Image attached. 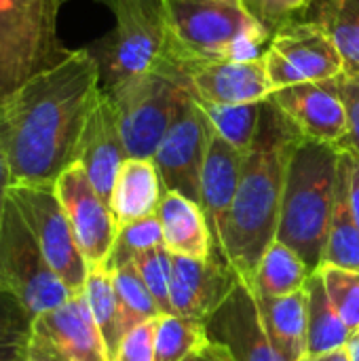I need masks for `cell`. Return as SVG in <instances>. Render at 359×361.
Returning <instances> with one entry per match:
<instances>
[{"mask_svg": "<svg viewBox=\"0 0 359 361\" xmlns=\"http://www.w3.org/2000/svg\"><path fill=\"white\" fill-rule=\"evenodd\" d=\"M343 76L277 89L271 99L286 112V116L307 140L339 146L349 133V110L343 91Z\"/></svg>", "mask_w": 359, "mask_h": 361, "instance_id": "14", "label": "cell"}, {"mask_svg": "<svg viewBox=\"0 0 359 361\" xmlns=\"http://www.w3.org/2000/svg\"><path fill=\"white\" fill-rule=\"evenodd\" d=\"M262 61L273 91L345 74L336 44L315 19H294L275 32Z\"/></svg>", "mask_w": 359, "mask_h": 361, "instance_id": "9", "label": "cell"}, {"mask_svg": "<svg viewBox=\"0 0 359 361\" xmlns=\"http://www.w3.org/2000/svg\"><path fill=\"white\" fill-rule=\"evenodd\" d=\"M243 154L235 146H231L224 137L216 131L209 140L207 157L203 163L201 173V209L205 214L207 226L214 239V252H218L224 224L229 220L233 201L237 197L241 169H243Z\"/></svg>", "mask_w": 359, "mask_h": 361, "instance_id": "19", "label": "cell"}, {"mask_svg": "<svg viewBox=\"0 0 359 361\" xmlns=\"http://www.w3.org/2000/svg\"><path fill=\"white\" fill-rule=\"evenodd\" d=\"M53 188L89 269L106 267L118 231L110 205L99 197L78 163L63 169Z\"/></svg>", "mask_w": 359, "mask_h": 361, "instance_id": "13", "label": "cell"}, {"mask_svg": "<svg viewBox=\"0 0 359 361\" xmlns=\"http://www.w3.org/2000/svg\"><path fill=\"white\" fill-rule=\"evenodd\" d=\"M157 319H150L125 334L112 361H154Z\"/></svg>", "mask_w": 359, "mask_h": 361, "instance_id": "36", "label": "cell"}, {"mask_svg": "<svg viewBox=\"0 0 359 361\" xmlns=\"http://www.w3.org/2000/svg\"><path fill=\"white\" fill-rule=\"evenodd\" d=\"M311 273L315 271H311L294 250L275 239L262 254L252 292L264 298L290 296L305 290Z\"/></svg>", "mask_w": 359, "mask_h": 361, "instance_id": "25", "label": "cell"}, {"mask_svg": "<svg viewBox=\"0 0 359 361\" xmlns=\"http://www.w3.org/2000/svg\"><path fill=\"white\" fill-rule=\"evenodd\" d=\"M305 292H307V360L343 349L349 341L351 330L336 313L320 271L311 273L309 281L305 283Z\"/></svg>", "mask_w": 359, "mask_h": 361, "instance_id": "24", "label": "cell"}, {"mask_svg": "<svg viewBox=\"0 0 359 361\" xmlns=\"http://www.w3.org/2000/svg\"><path fill=\"white\" fill-rule=\"evenodd\" d=\"M114 15V27L87 49L97 61L102 89L112 91L150 70L167 51L163 0H97Z\"/></svg>", "mask_w": 359, "mask_h": 361, "instance_id": "6", "label": "cell"}, {"mask_svg": "<svg viewBox=\"0 0 359 361\" xmlns=\"http://www.w3.org/2000/svg\"><path fill=\"white\" fill-rule=\"evenodd\" d=\"M165 188L154 161L129 157L118 169L110 197V212L114 216L116 228L157 216Z\"/></svg>", "mask_w": 359, "mask_h": 361, "instance_id": "21", "label": "cell"}, {"mask_svg": "<svg viewBox=\"0 0 359 361\" xmlns=\"http://www.w3.org/2000/svg\"><path fill=\"white\" fill-rule=\"evenodd\" d=\"M159 245H163V226H161L159 216L129 222L116 231V239H114L112 252H110L104 269L114 273L121 267L133 264L138 256H142L144 252L154 250Z\"/></svg>", "mask_w": 359, "mask_h": 361, "instance_id": "31", "label": "cell"}, {"mask_svg": "<svg viewBox=\"0 0 359 361\" xmlns=\"http://www.w3.org/2000/svg\"><path fill=\"white\" fill-rule=\"evenodd\" d=\"M34 315L6 290H0V347L25 345Z\"/></svg>", "mask_w": 359, "mask_h": 361, "instance_id": "35", "label": "cell"}, {"mask_svg": "<svg viewBox=\"0 0 359 361\" xmlns=\"http://www.w3.org/2000/svg\"><path fill=\"white\" fill-rule=\"evenodd\" d=\"M305 135L269 97L262 104L256 137L243 154V169L218 256L252 290L267 247L277 239L290 159Z\"/></svg>", "mask_w": 359, "mask_h": 361, "instance_id": "2", "label": "cell"}, {"mask_svg": "<svg viewBox=\"0 0 359 361\" xmlns=\"http://www.w3.org/2000/svg\"><path fill=\"white\" fill-rule=\"evenodd\" d=\"M157 216L163 226V247L169 254L195 260H205L214 254L212 231L199 203L165 190Z\"/></svg>", "mask_w": 359, "mask_h": 361, "instance_id": "20", "label": "cell"}, {"mask_svg": "<svg viewBox=\"0 0 359 361\" xmlns=\"http://www.w3.org/2000/svg\"><path fill=\"white\" fill-rule=\"evenodd\" d=\"M11 199L30 224L47 264L74 294H80L87 283L89 264L76 243L55 188L13 184Z\"/></svg>", "mask_w": 359, "mask_h": 361, "instance_id": "10", "label": "cell"}, {"mask_svg": "<svg viewBox=\"0 0 359 361\" xmlns=\"http://www.w3.org/2000/svg\"><path fill=\"white\" fill-rule=\"evenodd\" d=\"M184 66L201 104H262L273 95L262 57L252 61H184Z\"/></svg>", "mask_w": 359, "mask_h": 361, "instance_id": "16", "label": "cell"}, {"mask_svg": "<svg viewBox=\"0 0 359 361\" xmlns=\"http://www.w3.org/2000/svg\"><path fill=\"white\" fill-rule=\"evenodd\" d=\"M267 336L284 361L307 360V292L281 298L254 294Z\"/></svg>", "mask_w": 359, "mask_h": 361, "instance_id": "22", "label": "cell"}, {"mask_svg": "<svg viewBox=\"0 0 359 361\" xmlns=\"http://www.w3.org/2000/svg\"><path fill=\"white\" fill-rule=\"evenodd\" d=\"M322 267H336V269H347V271L359 273V226L353 216V207H351L349 167H347L345 154L341 157L334 209L330 218V231H328Z\"/></svg>", "mask_w": 359, "mask_h": 361, "instance_id": "23", "label": "cell"}, {"mask_svg": "<svg viewBox=\"0 0 359 361\" xmlns=\"http://www.w3.org/2000/svg\"><path fill=\"white\" fill-rule=\"evenodd\" d=\"M83 294H85L87 305L91 309L93 322L102 334L106 360L112 361L118 347H121V343H123V338H125V334H127L125 326H123V315H121V307L116 300V292H114L112 273L106 271L104 267L89 269Z\"/></svg>", "mask_w": 359, "mask_h": 361, "instance_id": "26", "label": "cell"}, {"mask_svg": "<svg viewBox=\"0 0 359 361\" xmlns=\"http://www.w3.org/2000/svg\"><path fill=\"white\" fill-rule=\"evenodd\" d=\"M262 104H237V106L201 104V106L207 112L214 131L237 150L248 152L258 131Z\"/></svg>", "mask_w": 359, "mask_h": 361, "instance_id": "30", "label": "cell"}, {"mask_svg": "<svg viewBox=\"0 0 359 361\" xmlns=\"http://www.w3.org/2000/svg\"><path fill=\"white\" fill-rule=\"evenodd\" d=\"M341 157L339 146L303 137L290 159L277 241L294 250L311 271L322 267Z\"/></svg>", "mask_w": 359, "mask_h": 361, "instance_id": "3", "label": "cell"}, {"mask_svg": "<svg viewBox=\"0 0 359 361\" xmlns=\"http://www.w3.org/2000/svg\"><path fill=\"white\" fill-rule=\"evenodd\" d=\"M207 334L235 361H284L267 336L254 292L243 281L207 319Z\"/></svg>", "mask_w": 359, "mask_h": 361, "instance_id": "18", "label": "cell"}, {"mask_svg": "<svg viewBox=\"0 0 359 361\" xmlns=\"http://www.w3.org/2000/svg\"><path fill=\"white\" fill-rule=\"evenodd\" d=\"M184 361H235L233 355L229 353V349H224L222 345L209 341L201 351L193 353L190 357H186Z\"/></svg>", "mask_w": 359, "mask_h": 361, "instance_id": "40", "label": "cell"}, {"mask_svg": "<svg viewBox=\"0 0 359 361\" xmlns=\"http://www.w3.org/2000/svg\"><path fill=\"white\" fill-rule=\"evenodd\" d=\"M313 19L336 44L345 76H359V0H315Z\"/></svg>", "mask_w": 359, "mask_h": 361, "instance_id": "27", "label": "cell"}, {"mask_svg": "<svg viewBox=\"0 0 359 361\" xmlns=\"http://www.w3.org/2000/svg\"><path fill=\"white\" fill-rule=\"evenodd\" d=\"M127 159L129 154L121 133L114 102L106 91H102L83 129L76 150V163L85 169L87 178L108 205L118 169Z\"/></svg>", "mask_w": 359, "mask_h": 361, "instance_id": "17", "label": "cell"}, {"mask_svg": "<svg viewBox=\"0 0 359 361\" xmlns=\"http://www.w3.org/2000/svg\"><path fill=\"white\" fill-rule=\"evenodd\" d=\"M102 91L97 61L83 47L0 104V144L15 184L53 186L76 163L83 129Z\"/></svg>", "mask_w": 359, "mask_h": 361, "instance_id": "1", "label": "cell"}, {"mask_svg": "<svg viewBox=\"0 0 359 361\" xmlns=\"http://www.w3.org/2000/svg\"><path fill=\"white\" fill-rule=\"evenodd\" d=\"M343 91L349 110V133L339 148L359 161V76H343Z\"/></svg>", "mask_w": 359, "mask_h": 361, "instance_id": "37", "label": "cell"}, {"mask_svg": "<svg viewBox=\"0 0 359 361\" xmlns=\"http://www.w3.org/2000/svg\"><path fill=\"white\" fill-rule=\"evenodd\" d=\"M343 152V150H341ZM345 154V161H347V167H349V190H351V207H353V216L358 220L359 226V161L353 159L351 154L343 152Z\"/></svg>", "mask_w": 359, "mask_h": 361, "instance_id": "39", "label": "cell"}, {"mask_svg": "<svg viewBox=\"0 0 359 361\" xmlns=\"http://www.w3.org/2000/svg\"><path fill=\"white\" fill-rule=\"evenodd\" d=\"M324 277L328 296L345 322V326L355 332L359 330V273L336 269V267H320L317 269Z\"/></svg>", "mask_w": 359, "mask_h": 361, "instance_id": "33", "label": "cell"}, {"mask_svg": "<svg viewBox=\"0 0 359 361\" xmlns=\"http://www.w3.org/2000/svg\"><path fill=\"white\" fill-rule=\"evenodd\" d=\"M25 361H108L83 292L32 319Z\"/></svg>", "mask_w": 359, "mask_h": 361, "instance_id": "12", "label": "cell"}, {"mask_svg": "<svg viewBox=\"0 0 359 361\" xmlns=\"http://www.w3.org/2000/svg\"><path fill=\"white\" fill-rule=\"evenodd\" d=\"M248 13L271 34L294 21L313 0H241Z\"/></svg>", "mask_w": 359, "mask_h": 361, "instance_id": "34", "label": "cell"}, {"mask_svg": "<svg viewBox=\"0 0 359 361\" xmlns=\"http://www.w3.org/2000/svg\"><path fill=\"white\" fill-rule=\"evenodd\" d=\"M135 269L142 275L150 296L154 298L161 315H174L171 309V254L159 245L135 258Z\"/></svg>", "mask_w": 359, "mask_h": 361, "instance_id": "32", "label": "cell"}, {"mask_svg": "<svg viewBox=\"0 0 359 361\" xmlns=\"http://www.w3.org/2000/svg\"><path fill=\"white\" fill-rule=\"evenodd\" d=\"M207 343V324L180 315L157 317L154 361H184L201 351Z\"/></svg>", "mask_w": 359, "mask_h": 361, "instance_id": "28", "label": "cell"}, {"mask_svg": "<svg viewBox=\"0 0 359 361\" xmlns=\"http://www.w3.org/2000/svg\"><path fill=\"white\" fill-rule=\"evenodd\" d=\"M305 361H351L347 349H336V351H330V353H324V355H317V357H309Z\"/></svg>", "mask_w": 359, "mask_h": 361, "instance_id": "41", "label": "cell"}, {"mask_svg": "<svg viewBox=\"0 0 359 361\" xmlns=\"http://www.w3.org/2000/svg\"><path fill=\"white\" fill-rule=\"evenodd\" d=\"M106 93L114 102L127 154L152 159L193 87L184 61L167 47L150 70Z\"/></svg>", "mask_w": 359, "mask_h": 361, "instance_id": "5", "label": "cell"}, {"mask_svg": "<svg viewBox=\"0 0 359 361\" xmlns=\"http://www.w3.org/2000/svg\"><path fill=\"white\" fill-rule=\"evenodd\" d=\"M57 15L59 0H0V104L70 55Z\"/></svg>", "mask_w": 359, "mask_h": 361, "instance_id": "7", "label": "cell"}, {"mask_svg": "<svg viewBox=\"0 0 359 361\" xmlns=\"http://www.w3.org/2000/svg\"><path fill=\"white\" fill-rule=\"evenodd\" d=\"M212 135V121L195 93H190L152 157L165 190L201 203V173Z\"/></svg>", "mask_w": 359, "mask_h": 361, "instance_id": "11", "label": "cell"}, {"mask_svg": "<svg viewBox=\"0 0 359 361\" xmlns=\"http://www.w3.org/2000/svg\"><path fill=\"white\" fill-rule=\"evenodd\" d=\"M169 51L184 61L260 59L271 34L241 0H163Z\"/></svg>", "mask_w": 359, "mask_h": 361, "instance_id": "4", "label": "cell"}, {"mask_svg": "<svg viewBox=\"0 0 359 361\" xmlns=\"http://www.w3.org/2000/svg\"><path fill=\"white\" fill-rule=\"evenodd\" d=\"M345 349H347V353H349L351 361H359V330H355V332H351V334H349V341H347Z\"/></svg>", "mask_w": 359, "mask_h": 361, "instance_id": "42", "label": "cell"}, {"mask_svg": "<svg viewBox=\"0 0 359 361\" xmlns=\"http://www.w3.org/2000/svg\"><path fill=\"white\" fill-rule=\"evenodd\" d=\"M112 281H114V292H116V300L121 307L125 332H131L133 328H138L150 319H157L161 315V311H159L154 298L150 296L135 264L116 269L112 273Z\"/></svg>", "mask_w": 359, "mask_h": 361, "instance_id": "29", "label": "cell"}, {"mask_svg": "<svg viewBox=\"0 0 359 361\" xmlns=\"http://www.w3.org/2000/svg\"><path fill=\"white\" fill-rule=\"evenodd\" d=\"M0 290L11 292L34 317L74 296L47 264L30 224L13 199H8L0 224Z\"/></svg>", "mask_w": 359, "mask_h": 361, "instance_id": "8", "label": "cell"}, {"mask_svg": "<svg viewBox=\"0 0 359 361\" xmlns=\"http://www.w3.org/2000/svg\"><path fill=\"white\" fill-rule=\"evenodd\" d=\"M13 184L15 182H13V173H11V165H8V159L0 144V224H2V218H4V212H6V205L11 199Z\"/></svg>", "mask_w": 359, "mask_h": 361, "instance_id": "38", "label": "cell"}, {"mask_svg": "<svg viewBox=\"0 0 359 361\" xmlns=\"http://www.w3.org/2000/svg\"><path fill=\"white\" fill-rule=\"evenodd\" d=\"M239 281V275L216 252L205 260L171 254L174 315L207 324Z\"/></svg>", "mask_w": 359, "mask_h": 361, "instance_id": "15", "label": "cell"}]
</instances>
